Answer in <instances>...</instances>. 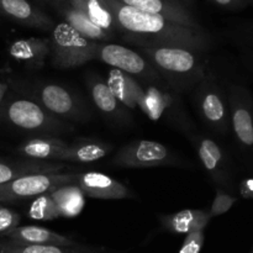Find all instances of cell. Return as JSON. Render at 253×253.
Wrapping results in <instances>:
<instances>
[{"label":"cell","mask_w":253,"mask_h":253,"mask_svg":"<svg viewBox=\"0 0 253 253\" xmlns=\"http://www.w3.org/2000/svg\"><path fill=\"white\" fill-rule=\"evenodd\" d=\"M119 31L132 43L143 47H184L204 52L212 46V37L205 29H193L161 15L148 14L115 0H105Z\"/></svg>","instance_id":"6da1fadb"},{"label":"cell","mask_w":253,"mask_h":253,"mask_svg":"<svg viewBox=\"0 0 253 253\" xmlns=\"http://www.w3.org/2000/svg\"><path fill=\"white\" fill-rule=\"evenodd\" d=\"M141 49L173 89L190 88L205 78V67L198 51L184 47H143Z\"/></svg>","instance_id":"7a4b0ae2"},{"label":"cell","mask_w":253,"mask_h":253,"mask_svg":"<svg viewBox=\"0 0 253 253\" xmlns=\"http://www.w3.org/2000/svg\"><path fill=\"white\" fill-rule=\"evenodd\" d=\"M100 42L85 39L69 26L67 22H59L52 30L51 63L54 68L71 69L83 66L96 59Z\"/></svg>","instance_id":"3957f363"},{"label":"cell","mask_w":253,"mask_h":253,"mask_svg":"<svg viewBox=\"0 0 253 253\" xmlns=\"http://www.w3.org/2000/svg\"><path fill=\"white\" fill-rule=\"evenodd\" d=\"M4 119L11 125L26 131L62 133L71 131V126L52 115L43 106L29 99L9 100L2 108Z\"/></svg>","instance_id":"277c9868"},{"label":"cell","mask_w":253,"mask_h":253,"mask_svg":"<svg viewBox=\"0 0 253 253\" xmlns=\"http://www.w3.org/2000/svg\"><path fill=\"white\" fill-rule=\"evenodd\" d=\"M111 163L123 168H157L183 165V161L163 143L136 140L123 146Z\"/></svg>","instance_id":"5b68a950"},{"label":"cell","mask_w":253,"mask_h":253,"mask_svg":"<svg viewBox=\"0 0 253 253\" xmlns=\"http://www.w3.org/2000/svg\"><path fill=\"white\" fill-rule=\"evenodd\" d=\"M77 173L30 174L0 184V202L37 198L62 185L76 183Z\"/></svg>","instance_id":"8992f818"},{"label":"cell","mask_w":253,"mask_h":253,"mask_svg":"<svg viewBox=\"0 0 253 253\" xmlns=\"http://www.w3.org/2000/svg\"><path fill=\"white\" fill-rule=\"evenodd\" d=\"M230 126L240 147L253 151V98L247 88L231 84L227 89Z\"/></svg>","instance_id":"52a82bcc"},{"label":"cell","mask_w":253,"mask_h":253,"mask_svg":"<svg viewBox=\"0 0 253 253\" xmlns=\"http://www.w3.org/2000/svg\"><path fill=\"white\" fill-rule=\"evenodd\" d=\"M96 59L124 72L128 76L141 77L148 83L160 82V73L141 54L116 43H100Z\"/></svg>","instance_id":"ba28073f"},{"label":"cell","mask_w":253,"mask_h":253,"mask_svg":"<svg viewBox=\"0 0 253 253\" xmlns=\"http://www.w3.org/2000/svg\"><path fill=\"white\" fill-rule=\"evenodd\" d=\"M198 106L203 120L212 131L227 133L230 126V111L227 98L214 79L204 78L198 91Z\"/></svg>","instance_id":"9c48e42d"},{"label":"cell","mask_w":253,"mask_h":253,"mask_svg":"<svg viewBox=\"0 0 253 253\" xmlns=\"http://www.w3.org/2000/svg\"><path fill=\"white\" fill-rule=\"evenodd\" d=\"M40 105L54 116L71 120L85 119V110L79 105L78 100L63 86L58 84H43L36 89Z\"/></svg>","instance_id":"30bf717a"},{"label":"cell","mask_w":253,"mask_h":253,"mask_svg":"<svg viewBox=\"0 0 253 253\" xmlns=\"http://www.w3.org/2000/svg\"><path fill=\"white\" fill-rule=\"evenodd\" d=\"M76 184L83 190L84 194L95 199L120 200L135 198L125 184L104 173H77Z\"/></svg>","instance_id":"8fae6325"},{"label":"cell","mask_w":253,"mask_h":253,"mask_svg":"<svg viewBox=\"0 0 253 253\" xmlns=\"http://www.w3.org/2000/svg\"><path fill=\"white\" fill-rule=\"evenodd\" d=\"M0 15L31 29L52 31L56 26L51 16L29 0H0Z\"/></svg>","instance_id":"7c38bea8"},{"label":"cell","mask_w":253,"mask_h":253,"mask_svg":"<svg viewBox=\"0 0 253 253\" xmlns=\"http://www.w3.org/2000/svg\"><path fill=\"white\" fill-rule=\"evenodd\" d=\"M115 1L148 14L161 15L170 21L184 26L204 29L179 0H115Z\"/></svg>","instance_id":"4fadbf2b"},{"label":"cell","mask_w":253,"mask_h":253,"mask_svg":"<svg viewBox=\"0 0 253 253\" xmlns=\"http://www.w3.org/2000/svg\"><path fill=\"white\" fill-rule=\"evenodd\" d=\"M177 104V99L169 90L158 85H148L146 90L143 89V95L137 101V108L141 109L148 119L158 121L170 113L179 118L180 110L175 108L180 106Z\"/></svg>","instance_id":"5bb4252c"},{"label":"cell","mask_w":253,"mask_h":253,"mask_svg":"<svg viewBox=\"0 0 253 253\" xmlns=\"http://www.w3.org/2000/svg\"><path fill=\"white\" fill-rule=\"evenodd\" d=\"M198 155L202 165L212 179L221 185H229L231 175L227 158L222 148L211 138H200L197 142Z\"/></svg>","instance_id":"9a60e30c"},{"label":"cell","mask_w":253,"mask_h":253,"mask_svg":"<svg viewBox=\"0 0 253 253\" xmlns=\"http://www.w3.org/2000/svg\"><path fill=\"white\" fill-rule=\"evenodd\" d=\"M51 53L49 39L47 37H29L12 42L9 47V54L17 62L26 64L34 69L44 66Z\"/></svg>","instance_id":"2e32d148"},{"label":"cell","mask_w":253,"mask_h":253,"mask_svg":"<svg viewBox=\"0 0 253 253\" xmlns=\"http://www.w3.org/2000/svg\"><path fill=\"white\" fill-rule=\"evenodd\" d=\"M69 166L64 162H43V161H22V162H0V184L30 174H52L61 173Z\"/></svg>","instance_id":"e0dca14e"},{"label":"cell","mask_w":253,"mask_h":253,"mask_svg":"<svg viewBox=\"0 0 253 253\" xmlns=\"http://www.w3.org/2000/svg\"><path fill=\"white\" fill-rule=\"evenodd\" d=\"M209 211L187 209L172 215H162L160 221L166 230L174 234L188 235L195 231H204L210 221Z\"/></svg>","instance_id":"ac0fdd59"},{"label":"cell","mask_w":253,"mask_h":253,"mask_svg":"<svg viewBox=\"0 0 253 253\" xmlns=\"http://www.w3.org/2000/svg\"><path fill=\"white\" fill-rule=\"evenodd\" d=\"M56 9L58 14L64 19V22H67L69 26L73 27L78 34H81L85 39L94 42H100V43L105 41H111L114 39L113 34L96 26L83 12L69 5L67 1L61 2L58 6H56Z\"/></svg>","instance_id":"d6986e66"},{"label":"cell","mask_w":253,"mask_h":253,"mask_svg":"<svg viewBox=\"0 0 253 253\" xmlns=\"http://www.w3.org/2000/svg\"><path fill=\"white\" fill-rule=\"evenodd\" d=\"M68 146V142L54 136H40L30 138L19 146L17 151L24 157L35 161L56 160L59 162V157Z\"/></svg>","instance_id":"ffe728a7"},{"label":"cell","mask_w":253,"mask_h":253,"mask_svg":"<svg viewBox=\"0 0 253 253\" xmlns=\"http://www.w3.org/2000/svg\"><path fill=\"white\" fill-rule=\"evenodd\" d=\"M5 236L11 241L22 242V244L34 245H53V246H77L79 245L74 240L63 236L61 234L51 231L44 227L35 226H17Z\"/></svg>","instance_id":"44dd1931"},{"label":"cell","mask_w":253,"mask_h":253,"mask_svg":"<svg viewBox=\"0 0 253 253\" xmlns=\"http://www.w3.org/2000/svg\"><path fill=\"white\" fill-rule=\"evenodd\" d=\"M111 150H113V146L110 143L82 138V140L74 141L73 143H68L66 150L59 157V162H95L105 157L108 153H110Z\"/></svg>","instance_id":"7402d4cb"},{"label":"cell","mask_w":253,"mask_h":253,"mask_svg":"<svg viewBox=\"0 0 253 253\" xmlns=\"http://www.w3.org/2000/svg\"><path fill=\"white\" fill-rule=\"evenodd\" d=\"M104 247H91L85 245L77 246H53V245H34L22 242L0 241V253H108Z\"/></svg>","instance_id":"603a6c76"},{"label":"cell","mask_w":253,"mask_h":253,"mask_svg":"<svg viewBox=\"0 0 253 253\" xmlns=\"http://www.w3.org/2000/svg\"><path fill=\"white\" fill-rule=\"evenodd\" d=\"M84 193L76 183L62 185L49 192V197L58 208L61 217H76L85 205Z\"/></svg>","instance_id":"cb8c5ba5"},{"label":"cell","mask_w":253,"mask_h":253,"mask_svg":"<svg viewBox=\"0 0 253 253\" xmlns=\"http://www.w3.org/2000/svg\"><path fill=\"white\" fill-rule=\"evenodd\" d=\"M64 1L83 12L93 24L105 31L113 35L119 31L118 24L105 0H64Z\"/></svg>","instance_id":"d4e9b609"},{"label":"cell","mask_w":253,"mask_h":253,"mask_svg":"<svg viewBox=\"0 0 253 253\" xmlns=\"http://www.w3.org/2000/svg\"><path fill=\"white\" fill-rule=\"evenodd\" d=\"M137 81L133 77L114 68L109 73L106 84L119 103L128 109H135L137 108L133 99V85Z\"/></svg>","instance_id":"484cf974"},{"label":"cell","mask_w":253,"mask_h":253,"mask_svg":"<svg viewBox=\"0 0 253 253\" xmlns=\"http://www.w3.org/2000/svg\"><path fill=\"white\" fill-rule=\"evenodd\" d=\"M90 94L91 99H93L94 104L96 108L105 115L114 116L118 118L119 113H120V103L110 88L108 86L106 82H103L99 78H93L90 81Z\"/></svg>","instance_id":"4316f807"},{"label":"cell","mask_w":253,"mask_h":253,"mask_svg":"<svg viewBox=\"0 0 253 253\" xmlns=\"http://www.w3.org/2000/svg\"><path fill=\"white\" fill-rule=\"evenodd\" d=\"M27 215L31 219L40 220V221H51V220H56L61 217L58 208L54 204L52 198L49 197V193L35 198Z\"/></svg>","instance_id":"83f0119b"},{"label":"cell","mask_w":253,"mask_h":253,"mask_svg":"<svg viewBox=\"0 0 253 253\" xmlns=\"http://www.w3.org/2000/svg\"><path fill=\"white\" fill-rule=\"evenodd\" d=\"M236 202V197H234V195L229 194V193H226L225 190L217 188L216 195H215V199L214 202H212L211 208H210V217L220 216V215L227 212L232 207H234V204Z\"/></svg>","instance_id":"f1b7e54d"},{"label":"cell","mask_w":253,"mask_h":253,"mask_svg":"<svg viewBox=\"0 0 253 253\" xmlns=\"http://www.w3.org/2000/svg\"><path fill=\"white\" fill-rule=\"evenodd\" d=\"M20 215L0 204V234L5 236L19 226Z\"/></svg>","instance_id":"f546056e"},{"label":"cell","mask_w":253,"mask_h":253,"mask_svg":"<svg viewBox=\"0 0 253 253\" xmlns=\"http://www.w3.org/2000/svg\"><path fill=\"white\" fill-rule=\"evenodd\" d=\"M205 241L204 231H195L188 234L180 247L179 253H199Z\"/></svg>","instance_id":"4dcf8cb0"},{"label":"cell","mask_w":253,"mask_h":253,"mask_svg":"<svg viewBox=\"0 0 253 253\" xmlns=\"http://www.w3.org/2000/svg\"><path fill=\"white\" fill-rule=\"evenodd\" d=\"M234 36L236 37L237 41L253 48V21L240 24L235 29Z\"/></svg>","instance_id":"1f68e13d"},{"label":"cell","mask_w":253,"mask_h":253,"mask_svg":"<svg viewBox=\"0 0 253 253\" xmlns=\"http://www.w3.org/2000/svg\"><path fill=\"white\" fill-rule=\"evenodd\" d=\"M212 4L227 10H241L250 5V0H209Z\"/></svg>","instance_id":"d6a6232c"},{"label":"cell","mask_w":253,"mask_h":253,"mask_svg":"<svg viewBox=\"0 0 253 253\" xmlns=\"http://www.w3.org/2000/svg\"><path fill=\"white\" fill-rule=\"evenodd\" d=\"M240 193L244 198H253V178L242 180L240 184Z\"/></svg>","instance_id":"836d02e7"},{"label":"cell","mask_w":253,"mask_h":253,"mask_svg":"<svg viewBox=\"0 0 253 253\" xmlns=\"http://www.w3.org/2000/svg\"><path fill=\"white\" fill-rule=\"evenodd\" d=\"M7 84H5V83H1V82H0V105H1V103H2V100H4L5 99V95H6V93H7Z\"/></svg>","instance_id":"e575fe53"},{"label":"cell","mask_w":253,"mask_h":253,"mask_svg":"<svg viewBox=\"0 0 253 253\" xmlns=\"http://www.w3.org/2000/svg\"><path fill=\"white\" fill-rule=\"evenodd\" d=\"M41 1L46 2V4H49V5H52V6L56 7V6H58L61 2H63L64 0H41Z\"/></svg>","instance_id":"d590c367"},{"label":"cell","mask_w":253,"mask_h":253,"mask_svg":"<svg viewBox=\"0 0 253 253\" xmlns=\"http://www.w3.org/2000/svg\"><path fill=\"white\" fill-rule=\"evenodd\" d=\"M249 58H251V59H250V61H251V64H252V67H253V54H251V56H250Z\"/></svg>","instance_id":"8d00e7d4"},{"label":"cell","mask_w":253,"mask_h":253,"mask_svg":"<svg viewBox=\"0 0 253 253\" xmlns=\"http://www.w3.org/2000/svg\"><path fill=\"white\" fill-rule=\"evenodd\" d=\"M250 2H251V4L253 5V0H250Z\"/></svg>","instance_id":"74e56055"}]
</instances>
